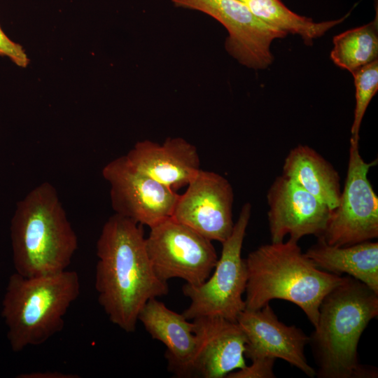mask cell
I'll use <instances>...</instances> for the list:
<instances>
[{
    "instance_id": "9c48e42d",
    "label": "cell",
    "mask_w": 378,
    "mask_h": 378,
    "mask_svg": "<svg viewBox=\"0 0 378 378\" xmlns=\"http://www.w3.org/2000/svg\"><path fill=\"white\" fill-rule=\"evenodd\" d=\"M171 1L176 7L198 10L218 21L228 33L227 52L250 69H267L274 60L272 43L288 35L258 19L239 0Z\"/></svg>"
},
{
    "instance_id": "8992f818",
    "label": "cell",
    "mask_w": 378,
    "mask_h": 378,
    "mask_svg": "<svg viewBox=\"0 0 378 378\" xmlns=\"http://www.w3.org/2000/svg\"><path fill=\"white\" fill-rule=\"evenodd\" d=\"M251 209L248 202L242 206L231 234L221 243L220 256L209 277L201 285L185 284L183 286V293L190 300V304L183 312L188 320L219 316L237 321L245 309L242 295L248 274L241 248Z\"/></svg>"
},
{
    "instance_id": "7402d4cb",
    "label": "cell",
    "mask_w": 378,
    "mask_h": 378,
    "mask_svg": "<svg viewBox=\"0 0 378 378\" xmlns=\"http://www.w3.org/2000/svg\"><path fill=\"white\" fill-rule=\"evenodd\" d=\"M275 359L271 358H259L252 360L251 365L230 372L227 378H274L275 377L273 368Z\"/></svg>"
},
{
    "instance_id": "8fae6325",
    "label": "cell",
    "mask_w": 378,
    "mask_h": 378,
    "mask_svg": "<svg viewBox=\"0 0 378 378\" xmlns=\"http://www.w3.org/2000/svg\"><path fill=\"white\" fill-rule=\"evenodd\" d=\"M233 188L222 175L200 169L179 195L172 217L212 241L223 242L232 233Z\"/></svg>"
},
{
    "instance_id": "44dd1931",
    "label": "cell",
    "mask_w": 378,
    "mask_h": 378,
    "mask_svg": "<svg viewBox=\"0 0 378 378\" xmlns=\"http://www.w3.org/2000/svg\"><path fill=\"white\" fill-rule=\"evenodd\" d=\"M356 87V106L351 128V139L359 141L360 125L366 109L378 90V60L353 74Z\"/></svg>"
},
{
    "instance_id": "4fadbf2b",
    "label": "cell",
    "mask_w": 378,
    "mask_h": 378,
    "mask_svg": "<svg viewBox=\"0 0 378 378\" xmlns=\"http://www.w3.org/2000/svg\"><path fill=\"white\" fill-rule=\"evenodd\" d=\"M237 322L246 336L245 356L249 359L280 358L309 377L316 376L304 355L309 337L300 328L280 321L269 303L257 310L245 309Z\"/></svg>"
},
{
    "instance_id": "d6986e66",
    "label": "cell",
    "mask_w": 378,
    "mask_h": 378,
    "mask_svg": "<svg viewBox=\"0 0 378 378\" xmlns=\"http://www.w3.org/2000/svg\"><path fill=\"white\" fill-rule=\"evenodd\" d=\"M258 19L287 34L299 35L307 45L342 22L348 15L338 20L316 22L287 8L281 0H239Z\"/></svg>"
},
{
    "instance_id": "603a6c76",
    "label": "cell",
    "mask_w": 378,
    "mask_h": 378,
    "mask_svg": "<svg viewBox=\"0 0 378 378\" xmlns=\"http://www.w3.org/2000/svg\"><path fill=\"white\" fill-rule=\"evenodd\" d=\"M0 56L8 57L16 65L25 68L29 64V58L18 43L10 40L0 27Z\"/></svg>"
},
{
    "instance_id": "7a4b0ae2",
    "label": "cell",
    "mask_w": 378,
    "mask_h": 378,
    "mask_svg": "<svg viewBox=\"0 0 378 378\" xmlns=\"http://www.w3.org/2000/svg\"><path fill=\"white\" fill-rule=\"evenodd\" d=\"M378 315V293L349 276L323 299L309 336L320 378L377 377V370L360 363L358 344Z\"/></svg>"
},
{
    "instance_id": "5bb4252c",
    "label": "cell",
    "mask_w": 378,
    "mask_h": 378,
    "mask_svg": "<svg viewBox=\"0 0 378 378\" xmlns=\"http://www.w3.org/2000/svg\"><path fill=\"white\" fill-rule=\"evenodd\" d=\"M192 322L198 346L192 372L204 378H223L246 365V338L237 321L206 316Z\"/></svg>"
},
{
    "instance_id": "ba28073f",
    "label": "cell",
    "mask_w": 378,
    "mask_h": 378,
    "mask_svg": "<svg viewBox=\"0 0 378 378\" xmlns=\"http://www.w3.org/2000/svg\"><path fill=\"white\" fill-rule=\"evenodd\" d=\"M146 246L156 275L166 282L180 278L201 285L218 258L211 240L172 216L150 227Z\"/></svg>"
},
{
    "instance_id": "9a60e30c",
    "label": "cell",
    "mask_w": 378,
    "mask_h": 378,
    "mask_svg": "<svg viewBox=\"0 0 378 378\" xmlns=\"http://www.w3.org/2000/svg\"><path fill=\"white\" fill-rule=\"evenodd\" d=\"M125 155L135 168L176 192L201 169L197 148L181 137L167 138L162 144L140 141Z\"/></svg>"
},
{
    "instance_id": "5b68a950",
    "label": "cell",
    "mask_w": 378,
    "mask_h": 378,
    "mask_svg": "<svg viewBox=\"0 0 378 378\" xmlns=\"http://www.w3.org/2000/svg\"><path fill=\"white\" fill-rule=\"evenodd\" d=\"M80 290L75 271L30 277L13 274L1 312L13 351L42 344L60 332L64 316L78 298Z\"/></svg>"
},
{
    "instance_id": "ffe728a7",
    "label": "cell",
    "mask_w": 378,
    "mask_h": 378,
    "mask_svg": "<svg viewBox=\"0 0 378 378\" xmlns=\"http://www.w3.org/2000/svg\"><path fill=\"white\" fill-rule=\"evenodd\" d=\"M330 58L351 74L378 60L377 15L370 22L334 36Z\"/></svg>"
},
{
    "instance_id": "7c38bea8",
    "label": "cell",
    "mask_w": 378,
    "mask_h": 378,
    "mask_svg": "<svg viewBox=\"0 0 378 378\" xmlns=\"http://www.w3.org/2000/svg\"><path fill=\"white\" fill-rule=\"evenodd\" d=\"M267 202L272 242L283 241L286 235L296 241L307 235L319 237L331 211L326 204L282 174L270 186Z\"/></svg>"
},
{
    "instance_id": "2e32d148",
    "label": "cell",
    "mask_w": 378,
    "mask_h": 378,
    "mask_svg": "<svg viewBox=\"0 0 378 378\" xmlns=\"http://www.w3.org/2000/svg\"><path fill=\"white\" fill-rule=\"evenodd\" d=\"M139 321L153 339L166 347V358L172 371L178 374L192 372L198 340L193 322L153 298L140 311Z\"/></svg>"
},
{
    "instance_id": "6da1fadb",
    "label": "cell",
    "mask_w": 378,
    "mask_h": 378,
    "mask_svg": "<svg viewBox=\"0 0 378 378\" xmlns=\"http://www.w3.org/2000/svg\"><path fill=\"white\" fill-rule=\"evenodd\" d=\"M95 289L108 319L134 332L145 304L168 293L167 282L150 261L142 225L114 214L102 229L96 245Z\"/></svg>"
},
{
    "instance_id": "cb8c5ba5",
    "label": "cell",
    "mask_w": 378,
    "mask_h": 378,
    "mask_svg": "<svg viewBox=\"0 0 378 378\" xmlns=\"http://www.w3.org/2000/svg\"><path fill=\"white\" fill-rule=\"evenodd\" d=\"M22 378H77L76 374L63 373L57 371H38L20 374Z\"/></svg>"
},
{
    "instance_id": "277c9868",
    "label": "cell",
    "mask_w": 378,
    "mask_h": 378,
    "mask_svg": "<svg viewBox=\"0 0 378 378\" xmlns=\"http://www.w3.org/2000/svg\"><path fill=\"white\" fill-rule=\"evenodd\" d=\"M13 265L30 277L66 270L78 248V237L55 187L43 182L16 205L11 220Z\"/></svg>"
},
{
    "instance_id": "ac0fdd59",
    "label": "cell",
    "mask_w": 378,
    "mask_h": 378,
    "mask_svg": "<svg viewBox=\"0 0 378 378\" xmlns=\"http://www.w3.org/2000/svg\"><path fill=\"white\" fill-rule=\"evenodd\" d=\"M319 269L341 275L346 274L378 293V243L367 241L335 246L318 238L305 252Z\"/></svg>"
},
{
    "instance_id": "e0dca14e",
    "label": "cell",
    "mask_w": 378,
    "mask_h": 378,
    "mask_svg": "<svg viewBox=\"0 0 378 378\" xmlns=\"http://www.w3.org/2000/svg\"><path fill=\"white\" fill-rule=\"evenodd\" d=\"M282 175L294 181L331 210L339 204L340 177L333 165L315 149L299 144L290 150Z\"/></svg>"
},
{
    "instance_id": "52a82bcc",
    "label": "cell",
    "mask_w": 378,
    "mask_h": 378,
    "mask_svg": "<svg viewBox=\"0 0 378 378\" xmlns=\"http://www.w3.org/2000/svg\"><path fill=\"white\" fill-rule=\"evenodd\" d=\"M377 161L365 162L359 141L350 139L346 176L338 205L330 214L323 234L327 244L350 246L378 237V197L368 180L370 169Z\"/></svg>"
},
{
    "instance_id": "30bf717a",
    "label": "cell",
    "mask_w": 378,
    "mask_h": 378,
    "mask_svg": "<svg viewBox=\"0 0 378 378\" xmlns=\"http://www.w3.org/2000/svg\"><path fill=\"white\" fill-rule=\"evenodd\" d=\"M115 214L149 227L171 217L179 194L132 166L125 155L102 169Z\"/></svg>"
},
{
    "instance_id": "3957f363",
    "label": "cell",
    "mask_w": 378,
    "mask_h": 378,
    "mask_svg": "<svg viewBox=\"0 0 378 378\" xmlns=\"http://www.w3.org/2000/svg\"><path fill=\"white\" fill-rule=\"evenodd\" d=\"M245 262L246 309H260L274 299L287 300L298 305L314 327L323 299L344 280L316 267L290 239L259 246Z\"/></svg>"
}]
</instances>
